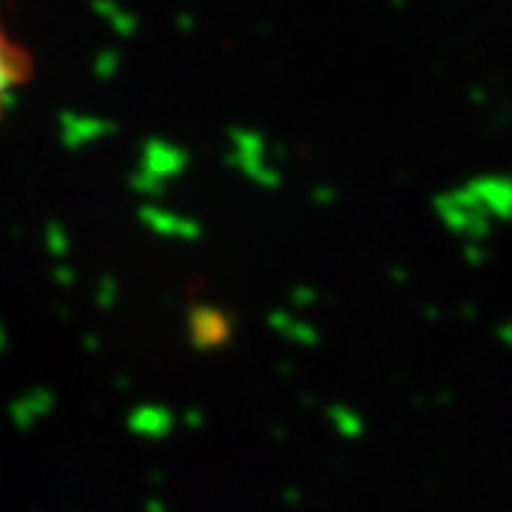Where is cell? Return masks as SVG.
<instances>
[{"label":"cell","instance_id":"6da1fadb","mask_svg":"<svg viewBox=\"0 0 512 512\" xmlns=\"http://www.w3.org/2000/svg\"><path fill=\"white\" fill-rule=\"evenodd\" d=\"M29 72H32L29 55L20 49V43H15V37L9 35L6 23L0 18V114L9 106L12 94L26 83Z\"/></svg>","mask_w":512,"mask_h":512}]
</instances>
